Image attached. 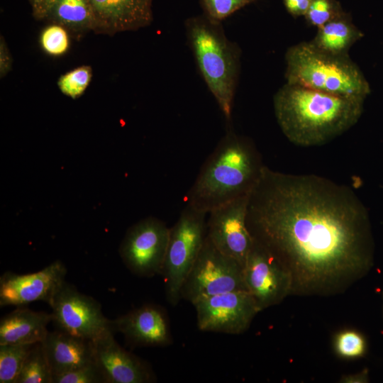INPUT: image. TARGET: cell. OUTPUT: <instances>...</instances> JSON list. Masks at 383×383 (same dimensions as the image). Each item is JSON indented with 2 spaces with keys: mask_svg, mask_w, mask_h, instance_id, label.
<instances>
[{
  "mask_svg": "<svg viewBox=\"0 0 383 383\" xmlns=\"http://www.w3.org/2000/svg\"><path fill=\"white\" fill-rule=\"evenodd\" d=\"M246 226L289 273L291 295L340 294L372 263L366 208L350 187L321 176L264 165L248 196Z\"/></svg>",
  "mask_w": 383,
  "mask_h": 383,
  "instance_id": "cell-1",
  "label": "cell"
},
{
  "mask_svg": "<svg viewBox=\"0 0 383 383\" xmlns=\"http://www.w3.org/2000/svg\"><path fill=\"white\" fill-rule=\"evenodd\" d=\"M364 100L286 84L275 94L278 125L292 143L316 146L340 135L359 120Z\"/></svg>",
  "mask_w": 383,
  "mask_h": 383,
  "instance_id": "cell-2",
  "label": "cell"
},
{
  "mask_svg": "<svg viewBox=\"0 0 383 383\" xmlns=\"http://www.w3.org/2000/svg\"><path fill=\"white\" fill-rule=\"evenodd\" d=\"M263 166L253 143L228 130L188 191L187 205L208 214L222 205L248 196Z\"/></svg>",
  "mask_w": 383,
  "mask_h": 383,
  "instance_id": "cell-3",
  "label": "cell"
},
{
  "mask_svg": "<svg viewBox=\"0 0 383 383\" xmlns=\"http://www.w3.org/2000/svg\"><path fill=\"white\" fill-rule=\"evenodd\" d=\"M185 29L198 70L230 121L240 74V48L226 37L221 22L204 13L187 18Z\"/></svg>",
  "mask_w": 383,
  "mask_h": 383,
  "instance_id": "cell-4",
  "label": "cell"
},
{
  "mask_svg": "<svg viewBox=\"0 0 383 383\" xmlns=\"http://www.w3.org/2000/svg\"><path fill=\"white\" fill-rule=\"evenodd\" d=\"M286 62L287 84L362 100L370 92L368 82L348 55L326 53L311 42L289 48Z\"/></svg>",
  "mask_w": 383,
  "mask_h": 383,
  "instance_id": "cell-5",
  "label": "cell"
},
{
  "mask_svg": "<svg viewBox=\"0 0 383 383\" xmlns=\"http://www.w3.org/2000/svg\"><path fill=\"white\" fill-rule=\"evenodd\" d=\"M187 205L170 228L168 243L161 274L167 301L176 306L182 299L183 285L200 252L206 231V215Z\"/></svg>",
  "mask_w": 383,
  "mask_h": 383,
  "instance_id": "cell-6",
  "label": "cell"
},
{
  "mask_svg": "<svg viewBox=\"0 0 383 383\" xmlns=\"http://www.w3.org/2000/svg\"><path fill=\"white\" fill-rule=\"evenodd\" d=\"M233 291H248L243 266L219 251L206 235L183 285L182 299L192 304L201 297Z\"/></svg>",
  "mask_w": 383,
  "mask_h": 383,
  "instance_id": "cell-7",
  "label": "cell"
},
{
  "mask_svg": "<svg viewBox=\"0 0 383 383\" xmlns=\"http://www.w3.org/2000/svg\"><path fill=\"white\" fill-rule=\"evenodd\" d=\"M50 306L52 321L60 331L91 341L112 330L100 304L65 282Z\"/></svg>",
  "mask_w": 383,
  "mask_h": 383,
  "instance_id": "cell-8",
  "label": "cell"
},
{
  "mask_svg": "<svg viewBox=\"0 0 383 383\" xmlns=\"http://www.w3.org/2000/svg\"><path fill=\"white\" fill-rule=\"evenodd\" d=\"M170 228L153 217L145 218L129 228L120 247V255L134 274L152 277L161 274Z\"/></svg>",
  "mask_w": 383,
  "mask_h": 383,
  "instance_id": "cell-9",
  "label": "cell"
},
{
  "mask_svg": "<svg viewBox=\"0 0 383 383\" xmlns=\"http://www.w3.org/2000/svg\"><path fill=\"white\" fill-rule=\"evenodd\" d=\"M199 329L206 332L238 335L260 312L248 291H233L201 297L192 303Z\"/></svg>",
  "mask_w": 383,
  "mask_h": 383,
  "instance_id": "cell-10",
  "label": "cell"
},
{
  "mask_svg": "<svg viewBox=\"0 0 383 383\" xmlns=\"http://www.w3.org/2000/svg\"><path fill=\"white\" fill-rule=\"evenodd\" d=\"M243 273L247 289L260 311L279 304L291 295L292 282L289 273L269 252L254 240Z\"/></svg>",
  "mask_w": 383,
  "mask_h": 383,
  "instance_id": "cell-11",
  "label": "cell"
},
{
  "mask_svg": "<svg viewBox=\"0 0 383 383\" xmlns=\"http://www.w3.org/2000/svg\"><path fill=\"white\" fill-rule=\"evenodd\" d=\"M249 196V195H248ZM248 196L222 205L212 211L207 222L209 238L216 248L243 267L253 244L246 226Z\"/></svg>",
  "mask_w": 383,
  "mask_h": 383,
  "instance_id": "cell-12",
  "label": "cell"
},
{
  "mask_svg": "<svg viewBox=\"0 0 383 383\" xmlns=\"http://www.w3.org/2000/svg\"><path fill=\"white\" fill-rule=\"evenodd\" d=\"M66 274V267L60 260L33 273L6 272L0 277V306H19L37 301L50 305L65 282Z\"/></svg>",
  "mask_w": 383,
  "mask_h": 383,
  "instance_id": "cell-13",
  "label": "cell"
},
{
  "mask_svg": "<svg viewBox=\"0 0 383 383\" xmlns=\"http://www.w3.org/2000/svg\"><path fill=\"white\" fill-rule=\"evenodd\" d=\"M112 330L92 341L94 362L105 383H148L155 380L150 367L140 358L123 348Z\"/></svg>",
  "mask_w": 383,
  "mask_h": 383,
  "instance_id": "cell-14",
  "label": "cell"
},
{
  "mask_svg": "<svg viewBox=\"0 0 383 383\" xmlns=\"http://www.w3.org/2000/svg\"><path fill=\"white\" fill-rule=\"evenodd\" d=\"M111 327L133 347L166 346L172 342L167 313L155 304L143 305L117 317L111 321Z\"/></svg>",
  "mask_w": 383,
  "mask_h": 383,
  "instance_id": "cell-15",
  "label": "cell"
},
{
  "mask_svg": "<svg viewBox=\"0 0 383 383\" xmlns=\"http://www.w3.org/2000/svg\"><path fill=\"white\" fill-rule=\"evenodd\" d=\"M94 16V29L113 34L135 30L152 21V0H88Z\"/></svg>",
  "mask_w": 383,
  "mask_h": 383,
  "instance_id": "cell-16",
  "label": "cell"
},
{
  "mask_svg": "<svg viewBox=\"0 0 383 383\" xmlns=\"http://www.w3.org/2000/svg\"><path fill=\"white\" fill-rule=\"evenodd\" d=\"M52 379L94 362L92 341L62 331L48 333L41 342Z\"/></svg>",
  "mask_w": 383,
  "mask_h": 383,
  "instance_id": "cell-17",
  "label": "cell"
},
{
  "mask_svg": "<svg viewBox=\"0 0 383 383\" xmlns=\"http://www.w3.org/2000/svg\"><path fill=\"white\" fill-rule=\"evenodd\" d=\"M51 313L17 308L0 321V345L34 344L46 337Z\"/></svg>",
  "mask_w": 383,
  "mask_h": 383,
  "instance_id": "cell-18",
  "label": "cell"
},
{
  "mask_svg": "<svg viewBox=\"0 0 383 383\" xmlns=\"http://www.w3.org/2000/svg\"><path fill=\"white\" fill-rule=\"evenodd\" d=\"M317 29L312 44L321 51L337 56L348 55L350 47L363 35L345 12Z\"/></svg>",
  "mask_w": 383,
  "mask_h": 383,
  "instance_id": "cell-19",
  "label": "cell"
},
{
  "mask_svg": "<svg viewBox=\"0 0 383 383\" xmlns=\"http://www.w3.org/2000/svg\"><path fill=\"white\" fill-rule=\"evenodd\" d=\"M45 18L75 30L94 29V16L88 0H58Z\"/></svg>",
  "mask_w": 383,
  "mask_h": 383,
  "instance_id": "cell-20",
  "label": "cell"
},
{
  "mask_svg": "<svg viewBox=\"0 0 383 383\" xmlns=\"http://www.w3.org/2000/svg\"><path fill=\"white\" fill-rule=\"evenodd\" d=\"M16 383H52V374L41 342L32 346Z\"/></svg>",
  "mask_w": 383,
  "mask_h": 383,
  "instance_id": "cell-21",
  "label": "cell"
},
{
  "mask_svg": "<svg viewBox=\"0 0 383 383\" xmlns=\"http://www.w3.org/2000/svg\"><path fill=\"white\" fill-rule=\"evenodd\" d=\"M35 344V343H34ZM33 344L0 345V382L16 383Z\"/></svg>",
  "mask_w": 383,
  "mask_h": 383,
  "instance_id": "cell-22",
  "label": "cell"
},
{
  "mask_svg": "<svg viewBox=\"0 0 383 383\" xmlns=\"http://www.w3.org/2000/svg\"><path fill=\"white\" fill-rule=\"evenodd\" d=\"M343 12L336 0H311L304 16L309 25L318 28Z\"/></svg>",
  "mask_w": 383,
  "mask_h": 383,
  "instance_id": "cell-23",
  "label": "cell"
},
{
  "mask_svg": "<svg viewBox=\"0 0 383 383\" xmlns=\"http://www.w3.org/2000/svg\"><path fill=\"white\" fill-rule=\"evenodd\" d=\"M91 78V67L82 66L62 75L57 84L59 89L64 94L76 99L84 93Z\"/></svg>",
  "mask_w": 383,
  "mask_h": 383,
  "instance_id": "cell-24",
  "label": "cell"
},
{
  "mask_svg": "<svg viewBox=\"0 0 383 383\" xmlns=\"http://www.w3.org/2000/svg\"><path fill=\"white\" fill-rule=\"evenodd\" d=\"M256 0H200L203 13L209 18L221 22L235 11Z\"/></svg>",
  "mask_w": 383,
  "mask_h": 383,
  "instance_id": "cell-25",
  "label": "cell"
},
{
  "mask_svg": "<svg viewBox=\"0 0 383 383\" xmlns=\"http://www.w3.org/2000/svg\"><path fill=\"white\" fill-rule=\"evenodd\" d=\"M335 350L342 357L353 358L362 356L365 350V342L362 336L353 331L339 333L335 342Z\"/></svg>",
  "mask_w": 383,
  "mask_h": 383,
  "instance_id": "cell-26",
  "label": "cell"
},
{
  "mask_svg": "<svg viewBox=\"0 0 383 383\" xmlns=\"http://www.w3.org/2000/svg\"><path fill=\"white\" fill-rule=\"evenodd\" d=\"M52 383H105L95 362L53 377Z\"/></svg>",
  "mask_w": 383,
  "mask_h": 383,
  "instance_id": "cell-27",
  "label": "cell"
},
{
  "mask_svg": "<svg viewBox=\"0 0 383 383\" xmlns=\"http://www.w3.org/2000/svg\"><path fill=\"white\" fill-rule=\"evenodd\" d=\"M41 45L43 49L50 55H62L68 48L69 40L67 32L59 25H52L42 33Z\"/></svg>",
  "mask_w": 383,
  "mask_h": 383,
  "instance_id": "cell-28",
  "label": "cell"
},
{
  "mask_svg": "<svg viewBox=\"0 0 383 383\" xmlns=\"http://www.w3.org/2000/svg\"><path fill=\"white\" fill-rule=\"evenodd\" d=\"M287 11L294 17L304 16L311 0H283Z\"/></svg>",
  "mask_w": 383,
  "mask_h": 383,
  "instance_id": "cell-29",
  "label": "cell"
},
{
  "mask_svg": "<svg viewBox=\"0 0 383 383\" xmlns=\"http://www.w3.org/2000/svg\"><path fill=\"white\" fill-rule=\"evenodd\" d=\"M58 0H30L33 12L36 18H45L51 8Z\"/></svg>",
  "mask_w": 383,
  "mask_h": 383,
  "instance_id": "cell-30",
  "label": "cell"
},
{
  "mask_svg": "<svg viewBox=\"0 0 383 383\" xmlns=\"http://www.w3.org/2000/svg\"><path fill=\"white\" fill-rule=\"evenodd\" d=\"M6 48L4 45V43H1V73L2 74L7 72L9 69V53L6 49Z\"/></svg>",
  "mask_w": 383,
  "mask_h": 383,
  "instance_id": "cell-31",
  "label": "cell"
},
{
  "mask_svg": "<svg viewBox=\"0 0 383 383\" xmlns=\"http://www.w3.org/2000/svg\"><path fill=\"white\" fill-rule=\"evenodd\" d=\"M366 374H364L363 373L355 374V375H349L347 377H344V378L342 379V382H364L363 380H366Z\"/></svg>",
  "mask_w": 383,
  "mask_h": 383,
  "instance_id": "cell-32",
  "label": "cell"
}]
</instances>
